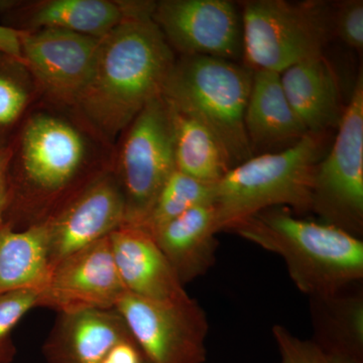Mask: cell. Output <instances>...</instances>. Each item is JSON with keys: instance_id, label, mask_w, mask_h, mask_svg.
<instances>
[{"instance_id": "obj_1", "label": "cell", "mask_w": 363, "mask_h": 363, "mask_svg": "<svg viewBox=\"0 0 363 363\" xmlns=\"http://www.w3.org/2000/svg\"><path fill=\"white\" fill-rule=\"evenodd\" d=\"M152 13L128 16L100 40L89 80L76 102L107 138L126 130L145 105L161 96L175 65Z\"/></svg>"}, {"instance_id": "obj_2", "label": "cell", "mask_w": 363, "mask_h": 363, "mask_svg": "<svg viewBox=\"0 0 363 363\" xmlns=\"http://www.w3.org/2000/svg\"><path fill=\"white\" fill-rule=\"evenodd\" d=\"M238 233L284 260L298 290L318 300L363 278V242L327 223L305 220L272 208L234 224Z\"/></svg>"}, {"instance_id": "obj_3", "label": "cell", "mask_w": 363, "mask_h": 363, "mask_svg": "<svg viewBox=\"0 0 363 363\" xmlns=\"http://www.w3.org/2000/svg\"><path fill=\"white\" fill-rule=\"evenodd\" d=\"M322 135L307 133L286 150L253 156L229 169L214 187L219 231L272 208L311 210L313 178L323 152Z\"/></svg>"}, {"instance_id": "obj_4", "label": "cell", "mask_w": 363, "mask_h": 363, "mask_svg": "<svg viewBox=\"0 0 363 363\" xmlns=\"http://www.w3.org/2000/svg\"><path fill=\"white\" fill-rule=\"evenodd\" d=\"M252 75L230 60L182 56L162 90L169 105L216 136L233 168L255 156L245 125Z\"/></svg>"}, {"instance_id": "obj_5", "label": "cell", "mask_w": 363, "mask_h": 363, "mask_svg": "<svg viewBox=\"0 0 363 363\" xmlns=\"http://www.w3.org/2000/svg\"><path fill=\"white\" fill-rule=\"evenodd\" d=\"M241 13L243 55L253 71L283 73L323 57L334 37V7L321 0H252Z\"/></svg>"}, {"instance_id": "obj_6", "label": "cell", "mask_w": 363, "mask_h": 363, "mask_svg": "<svg viewBox=\"0 0 363 363\" xmlns=\"http://www.w3.org/2000/svg\"><path fill=\"white\" fill-rule=\"evenodd\" d=\"M331 150L313 178L311 210L359 238L363 229V77L358 75Z\"/></svg>"}, {"instance_id": "obj_7", "label": "cell", "mask_w": 363, "mask_h": 363, "mask_svg": "<svg viewBox=\"0 0 363 363\" xmlns=\"http://www.w3.org/2000/svg\"><path fill=\"white\" fill-rule=\"evenodd\" d=\"M119 157L125 223L140 226L176 169L171 107L164 96L145 105L126 128Z\"/></svg>"}, {"instance_id": "obj_8", "label": "cell", "mask_w": 363, "mask_h": 363, "mask_svg": "<svg viewBox=\"0 0 363 363\" xmlns=\"http://www.w3.org/2000/svg\"><path fill=\"white\" fill-rule=\"evenodd\" d=\"M114 309L147 363L206 362L209 326L206 314L192 298L157 302L126 291Z\"/></svg>"}, {"instance_id": "obj_9", "label": "cell", "mask_w": 363, "mask_h": 363, "mask_svg": "<svg viewBox=\"0 0 363 363\" xmlns=\"http://www.w3.org/2000/svg\"><path fill=\"white\" fill-rule=\"evenodd\" d=\"M152 20L183 56L236 62L243 55L241 13L228 0H164L155 6Z\"/></svg>"}, {"instance_id": "obj_10", "label": "cell", "mask_w": 363, "mask_h": 363, "mask_svg": "<svg viewBox=\"0 0 363 363\" xmlns=\"http://www.w3.org/2000/svg\"><path fill=\"white\" fill-rule=\"evenodd\" d=\"M125 292L108 235L52 267L47 285L40 291V305L62 313L111 310Z\"/></svg>"}, {"instance_id": "obj_11", "label": "cell", "mask_w": 363, "mask_h": 363, "mask_svg": "<svg viewBox=\"0 0 363 363\" xmlns=\"http://www.w3.org/2000/svg\"><path fill=\"white\" fill-rule=\"evenodd\" d=\"M100 40L54 28L23 30V65L51 96L76 104L89 80Z\"/></svg>"}, {"instance_id": "obj_12", "label": "cell", "mask_w": 363, "mask_h": 363, "mask_svg": "<svg viewBox=\"0 0 363 363\" xmlns=\"http://www.w3.org/2000/svg\"><path fill=\"white\" fill-rule=\"evenodd\" d=\"M124 223L125 201L118 182L109 176L98 179L48 223L52 269L69 255L107 238Z\"/></svg>"}, {"instance_id": "obj_13", "label": "cell", "mask_w": 363, "mask_h": 363, "mask_svg": "<svg viewBox=\"0 0 363 363\" xmlns=\"http://www.w3.org/2000/svg\"><path fill=\"white\" fill-rule=\"evenodd\" d=\"M85 143L73 125L40 114L21 133V162L26 181L44 190H58L72 180L85 157Z\"/></svg>"}, {"instance_id": "obj_14", "label": "cell", "mask_w": 363, "mask_h": 363, "mask_svg": "<svg viewBox=\"0 0 363 363\" xmlns=\"http://www.w3.org/2000/svg\"><path fill=\"white\" fill-rule=\"evenodd\" d=\"M126 291L157 302H182L190 296L156 240L140 226L123 224L109 234Z\"/></svg>"}, {"instance_id": "obj_15", "label": "cell", "mask_w": 363, "mask_h": 363, "mask_svg": "<svg viewBox=\"0 0 363 363\" xmlns=\"http://www.w3.org/2000/svg\"><path fill=\"white\" fill-rule=\"evenodd\" d=\"M218 233L216 209L209 203L192 208L152 236L184 285L214 266Z\"/></svg>"}, {"instance_id": "obj_16", "label": "cell", "mask_w": 363, "mask_h": 363, "mask_svg": "<svg viewBox=\"0 0 363 363\" xmlns=\"http://www.w3.org/2000/svg\"><path fill=\"white\" fill-rule=\"evenodd\" d=\"M130 337L116 309L63 313L45 355L49 363H101L117 344Z\"/></svg>"}, {"instance_id": "obj_17", "label": "cell", "mask_w": 363, "mask_h": 363, "mask_svg": "<svg viewBox=\"0 0 363 363\" xmlns=\"http://www.w3.org/2000/svg\"><path fill=\"white\" fill-rule=\"evenodd\" d=\"M289 104L309 133L338 128L343 111L337 79L324 57L296 64L281 73Z\"/></svg>"}, {"instance_id": "obj_18", "label": "cell", "mask_w": 363, "mask_h": 363, "mask_svg": "<svg viewBox=\"0 0 363 363\" xmlns=\"http://www.w3.org/2000/svg\"><path fill=\"white\" fill-rule=\"evenodd\" d=\"M245 125L253 154L262 147H290L309 133L286 99L281 74L271 71H253Z\"/></svg>"}, {"instance_id": "obj_19", "label": "cell", "mask_w": 363, "mask_h": 363, "mask_svg": "<svg viewBox=\"0 0 363 363\" xmlns=\"http://www.w3.org/2000/svg\"><path fill=\"white\" fill-rule=\"evenodd\" d=\"M152 6V2L50 0L35 7L28 23L37 30L54 28L102 39L128 16Z\"/></svg>"}, {"instance_id": "obj_20", "label": "cell", "mask_w": 363, "mask_h": 363, "mask_svg": "<svg viewBox=\"0 0 363 363\" xmlns=\"http://www.w3.org/2000/svg\"><path fill=\"white\" fill-rule=\"evenodd\" d=\"M48 223L16 231L0 226V294L37 289L42 291L51 276Z\"/></svg>"}, {"instance_id": "obj_21", "label": "cell", "mask_w": 363, "mask_h": 363, "mask_svg": "<svg viewBox=\"0 0 363 363\" xmlns=\"http://www.w3.org/2000/svg\"><path fill=\"white\" fill-rule=\"evenodd\" d=\"M169 107L176 169L204 183H218L233 168L225 150L206 126L172 105Z\"/></svg>"}, {"instance_id": "obj_22", "label": "cell", "mask_w": 363, "mask_h": 363, "mask_svg": "<svg viewBox=\"0 0 363 363\" xmlns=\"http://www.w3.org/2000/svg\"><path fill=\"white\" fill-rule=\"evenodd\" d=\"M215 184H207L175 169L157 195L140 227L152 235L157 229L200 205L213 203Z\"/></svg>"}, {"instance_id": "obj_23", "label": "cell", "mask_w": 363, "mask_h": 363, "mask_svg": "<svg viewBox=\"0 0 363 363\" xmlns=\"http://www.w3.org/2000/svg\"><path fill=\"white\" fill-rule=\"evenodd\" d=\"M23 64L0 52V149H9V138L30 101Z\"/></svg>"}, {"instance_id": "obj_24", "label": "cell", "mask_w": 363, "mask_h": 363, "mask_svg": "<svg viewBox=\"0 0 363 363\" xmlns=\"http://www.w3.org/2000/svg\"><path fill=\"white\" fill-rule=\"evenodd\" d=\"M334 35L351 49H363V1L347 0L334 9Z\"/></svg>"}, {"instance_id": "obj_25", "label": "cell", "mask_w": 363, "mask_h": 363, "mask_svg": "<svg viewBox=\"0 0 363 363\" xmlns=\"http://www.w3.org/2000/svg\"><path fill=\"white\" fill-rule=\"evenodd\" d=\"M40 303V290L37 289L0 294V345L23 315Z\"/></svg>"}, {"instance_id": "obj_26", "label": "cell", "mask_w": 363, "mask_h": 363, "mask_svg": "<svg viewBox=\"0 0 363 363\" xmlns=\"http://www.w3.org/2000/svg\"><path fill=\"white\" fill-rule=\"evenodd\" d=\"M272 335L281 354V363H323V350L319 344L302 340L281 325L274 326Z\"/></svg>"}, {"instance_id": "obj_27", "label": "cell", "mask_w": 363, "mask_h": 363, "mask_svg": "<svg viewBox=\"0 0 363 363\" xmlns=\"http://www.w3.org/2000/svg\"><path fill=\"white\" fill-rule=\"evenodd\" d=\"M11 149H0V226L6 223V216L11 205V188H9V164Z\"/></svg>"}, {"instance_id": "obj_28", "label": "cell", "mask_w": 363, "mask_h": 363, "mask_svg": "<svg viewBox=\"0 0 363 363\" xmlns=\"http://www.w3.org/2000/svg\"><path fill=\"white\" fill-rule=\"evenodd\" d=\"M101 363H147L133 337L117 344Z\"/></svg>"}, {"instance_id": "obj_29", "label": "cell", "mask_w": 363, "mask_h": 363, "mask_svg": "<svg viewBox=\"0 0 363 363\" xmlns=\"http://www.w3.org/2000/svg\"><path fill=\"white\" fill-rule=\"evenodd\" d=\"M23 33V30L0 26V52L16 60L23 65V51H21Z\"/></svg>"}, {"instance_id": "obj_30", "label": "cell", "mask_w": 363, "mask_h": 363, "mask_svg": "<svg viewBox=\"0 0 363 363\" xmlns=\"http://www.w3.org/2000/svg\"><path fill=\"white\" fill-rule=\"evenodd\" d=\"M323 350V363H362L358 355L347 351L339 350H326L322 347Z\"/></svg>"}]
</instances>
